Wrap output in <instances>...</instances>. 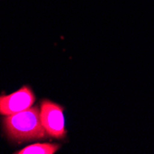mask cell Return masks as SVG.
Listing matches in <instances>:
<instances>
[{
    "instance_id": "277c9868",
    "label": "cell",
    "mask_w": 154,
    "mask_h": 154,
    "mask_svg": "<svg viewBox=\"0 0 154 154\" xmlns=\"http://www.w3.org/2000/svg\"><path fill=\"white\" fill-rule=\"evenodd\" d=\"M59 149V145L52 143H36L29 145L20 150L15 152L17 154H54Z\"/></svg>"
},
{
    "instance_id": "3957f363",
    "label": "cell",
    "mask_w": 154,
    "mask_h": 154,
    "mask_svg": "<svg viewBox=\"0 0 154 154\" xmlns=\"http://www.w3.org/2000/svg\"><path fill=\"white\" fill-rule=\"evenodd\" d=\"M35 96L29 87H22L8 95H0V115L9 116L32 107Z\"/></svg>"
},
{
    "instance_id": "6da1fadb",
    "label": "cell",
    "mask_w": 154,
    "mask_h": 154,
    "mask_svg": "<svg viewBox=\"0 0 154 154\" xmlns=\"http://www.w3.org/2000/svg\"><path fill=\"white\" fill-rule=\"evenodd\" d=\"M3 123L8 137L12 140L29 141L44 138L46 136L38 107H30L19 113L6 116Z\"/></svg>"
},
{
    "instance_id": "7a4b0ae2",
    "label": "cell",
    "mask_w": 154,
    "mask_h": 154,
    "mask_svg": "<svg viewBox=\"0 0 154 154\" xmlns=\"http://www.w3.org/2000/svg\"><path fill=\"white\" fill-rule=\"evenodd\" d=\"M41 121L46 133L54 138H63L66 135L63 108L49 100L42 102Z\"/></svg>"
}]
</instances>
